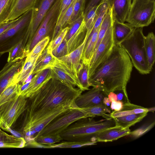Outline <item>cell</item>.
Wrapping results in <instances>:
<instances>
[{
    "instance_id": "8",
    "label": "cell",
    "mask_w": 155,
    "mask_h": 155,
    "mask_svg": "<svg viewBox=\"0 0 155 155\" xmlns=\"http://www.w3.org/2000/svg\"><path fill=\"white\" fill-rule=\"evenodd\" d=\"M30 10L21 16L11 28L0 35V53L8 51L24 37L31 13Z\"/></svg>"
},
{
    "instance_id": "48",
    "label": "cell",
    "mask_w": 155,
    "mask_h": 155,
    "mask_svg": "<svg viewBox=\"0 0 155 155\" xmlns=\"http://www.w3.org/2000/svg\"><path fill=\"white\" fill-rule=\"evenodd\" d=\"M103 0H89L84 12L85 15L91 8L94 7L99 5L102 3Z\"/></svg>"
},
{
    "instance_id": "2",
    "label": "cell",
    "mask_w": 155,
    "mask_h": 155,
    "mask_svg": "<svg viewBox=\"0 0 155 155\" xmlns=\"http://www.w3.org/2000/svg\"><path fill=\"white\" fill-rule=\"evenodd\" d=\"M133 65L124 49L115 45L107 57L89 78L91 86L102 88L108 94L120 89H126Z\"/></svg>"
},
{
    "instance_id": "29",
    "label": "cell",
    "mask_w": 155,
    "mask_h": 155,
    "mask_svg": "<svg viewBox=\"0 0 155 155\" xmlns=\"http://www.w3.org/2000/svg\"><path fill=\"white\" fill-rule=\"evenodd\" d=\"M22 140L21 137L9 135L0 128V148L21 147Z\"/></svg>"
},
{
    "instance_id": "53",
    "label": "cell",
    "mask_w": 155,
    "mask_h": 155,
    "mask_svg": "<svg viewBox=\"0 0 155 155\" xmlns=\"http://www.w3.org/2000/svg\"><path fill=\"white\" fill-rule=\"evenodd\" d=\"M148 112H153L155 110V107H153L148 108Z\"/></svg>"
},
{
    "instance_id": "28",
    "label": "cell",
    "mask_w": 155,
    "mask_h": 155,
    "mask_svg": "<svg viewBox=\"0 0 155 155\" xmlns=\"http://www.w3.org/2000/svg\"><path fill=\"white\" fill-rule=\"evenodd\" d=\"M54 58V56L49 51L47 48L43 51L39 57L35 64L32 74L35 75L37 73L49 68Z\"/></svg>"
},
{
    "instance_id": "54",
    "label": "cell",
    "mask_w": 155,
    "mask_h": 155,
    "mask_svg": "<svg viewBox=\"0 0 155 155\" xmlns=\"http://www.w3.org/2000/svg\"><path fill=\"white\" fill-rule=\"evenodd\" d=\"M3 54L2 53H0V58L2 56V55Z\"/></svg>"
},
{
    "instance_id": "31",
    "label": "cell",
    "mask_w": 155,
    "mask_h": 155,
    "mask_svg": "<svg viewBox=\"0 0 155 155\" xmlns=\"http://www.w3.org/2000/svg\"><path fill=\"white\" fill-rule=\"evenodd\" d=\"M113 21L111 10L109 8V9L105 15L99 27L93 54L104 36L107 31L112 26Z\"/></svg>"
},
{
    "instance_id": "22",
    "label": "cell",
    "mask_w": 155,
    "mask_h": 155,
    "mask_svg": "<svg viewBox=\"0 0 155 155\" xmlns=\"http://www.w3.org/2000/svg\"><path fill=\"white\" fill-rule=\"evenodd\" d=\"M39 56L28 55L21 70L15 76L12 82L18 83L21 85L24 84L28 77L32 74L36 61Z\"/></svg>"
},
{
    "instance_id": "12",
    "label": "cell",
    "mask_w": 155,
    "mask_h": 155,
    "mask_svg": "<svg viewBox=\"0 0 155 155\" xmlns=\"http://www.w3.org/2000/svg\"><path fill=\"white\" fill-rule=\"evenodd\" d=\"M49 68L52 78L68 85L76 86L81 90L78 77L63 61L54 56V60Z\"/></svg>"
},
{
    "instance_id": "35",
    "label": "cell",
    "mask_w": 155,
    "mask_h": 155,
    "mask_svg": "<svg viewBox=\"0 0 155 155\" xmlns=\"http://www.w3.org/2000/svg\"><path fill=\"white\" fill-rule=\"evenodd\" d=\"M96 144L97 142L94 141H66L50 145H46V148H80Z\"/></svg>"
},
{
    "instance_id": "33",
    "label": "cell",
    "mask_w": 155,
    "mask_h": 155,
    "mask_svg": "<svg viewBox=\"0 0 155 155\" xmlns=\"http://www.w3.org/2000/svg\"><path fill=\"white\" fill-rule=\"evenodd\" d=\"M87 113L91 117H94L96 116H101L105 119L112 118L110 114V108L107 107L104 104L88 108H81Z\"/></svg>"
},
{
    "instance_id": "30",
    "label": "cell",
    "mask_w": 155,
    "mask_h": 155,
    "mask_svg": "<svg viewBox=\"0 0 155 155\" xmlns=\"http://www.w3.org/2000/svg\"><path fill=\"white\" fill-rule=\"evenodd\" d=\"M99 28L94 32L89 40L86 42L84 49L81 61L88 66L93 55Z\"/></svg>"
},
{
    "instance_id": "16",
    "label": "cell",
    "mask_w": 155,
    "mask_h": 155,
    "mask_svg": "<svg viewBox=\"0 0 155 155\" xmlns=\"http://www.w3.org/2000/svg\"><path fill=\"white\" fill-rule=\"evenodd\" d=\"M132 0H103L106 2L111 11L113 21L120 23L126 21Z\"/></svg>"
},
{
    "instance_id": "17",
    "label": "cell",
    "mask_w": 155,
    "mask_h": 155,
    "mask_svg": "<svg viewBox=\"0 0 155 155\" xmlns=\"http://www.w3.org/2000/svg\"><path fill=\"white\" fill-rule=\"evenodd\" d=\"M38 0H15L2 25L15 20L35 6Z\"/></svg>"
},
{
    "instance_id": "1",
    "label": "cell",
    "mask_w": 155,
    "mask_h": 155,
    "mask_svg": "<svg viewBox=\"0 0 155 155\" xmlns=\"http://www.w3.org/2000/svg\"><path fill=\"white\" fill-rule=\"evenodd\" d=\"M82 91L52 78L27 98L22 123L31 122L55 107L64 104H75Z\"/></svg>"
},
{
    "instance_id": "50",
    "label": "cell",
    "mask_w": 155,
    "mask_h": 155,
    "mask_svg": "<svg viewBox=\"0 0 155 155\" xmlns=\"http://www.w3.org/2000/svg\"><path fill=\"white\" fill-rule=\"evenodd\" d=\"M110 105L111 109L114 111H118L122 108L123 104L119 101H114L111 102Z\"/></svg>"
},
{
    "instance_id": "36",
    "label": "cell",
    "mask_w": 155,
    "mask_h": 155,
    "mask_svg": "<svg viewBox=\"0 0 155 155\" xmlns=\"http://www.w3.org/2000/svg\"><path fill=\"white\" fill-rule=\"evenodd\" d=\"M88 66L83 63L81 61L78 70V80L81 87L82 91L88 90L91 86L88 74Z\"/></svg>"
},
{
    "instance_id": "9",
    "label": "cell",
    "mask_w": 155,
    "mask_h": 155,
    "mask_svg": "<svg viewBox=\"0 0 155 155\" xmlns=\"http://www.w3.org/2000/svg\"><path fill=\"white\" fill-rule=\"evenodd\" d=\"M75 104H64L57 107L32 122L22 127L18 132L25 140L38 133L55 118L72 107Z\"/></svg>"
},
{
    "instance_id": "24",
    "label": "cell",
    "mask_w": 155,
    "mask_h": 155,
    "mask_svg": "<svg viewBox=\"0 0 155 155\" xmlns=\"http://www.w3.org/2000/svg\"><path fill=\"white\" fill-rule=\"evenodd\" d=\"M28 43V39L25 36L20 42L8 51L7 62H10L17 58H25L28 54L27 50Z\"/></svg>"
},
{
    "instance_id": "14",
    "label": "cell",
    "mask_w": 155,
    "mask_h": 155,
    "mask_svg": "<svg viewBox=\"0 0 155 155\" xmlns=\"http://www.w3.org/2000/svg\"><path fill=\"white\" fill-rule=\"evenodd\" d=\"M87 92L80 94L76 99L75 104L80 108H88L104 104V98L108 94L103 89L94 87Z\"/></svg>"
},
{
    "instance_id": "34",
    "label": "cell",
    "mask_w": 155,
    "mask_h": 155,
    "mask_svg": "<svg viewBox=\"0 0 155 155\" xmlns=\"http://www.w3.org/2000/svg\"><path fill=\"white\" fill-rule=\"evenodd\" d=\"M108 9L109 6L106 2H103L99 5L97 9L96 18L86 42L89 40L94 32L99 28L104 18Z\"/></svg>"
},
{
    "instance_id": "13",
    "label": "cell",
    "mask_w": 155,
    "mask_h": 155,
    "mask_svg": "<svg viewBox=\"0 0 155 155\" xmlns=\"http://www.w3.org/2000/svg\"><path fill=\"white\" fill-rule=\"evenodd\" d=\"M56 0H41L38 7L31 10V18L27 27L26 35L30 43L41 21Z\"/></svg>"
},
{
    "instance_id": "42",
    "label": "cell",
    "mask_w": 155,
    "mask_h": 155,
    "mask_svg": "<svg viewBox=\"0 0 155 155\" xmlns=\"http://www.w3.org/2000/svg\"><path fill=\"white\" fill-rule=\"evenodd\" d=\"M49 37L47 36L39 41L28 55L31 56H40L48 43Z\"/></svg>"
},
{
    "instance_id": "37",
    "label": "cell",
    "mask_w": 155,
    "mask_h": 155,
    "mask_svg": "<svg viewBox=\"0 0 155 155\" xmlns=\"http://www.w3.org/2000/svg\"><path fill=\"white\" fill-rule=\"evenodd\" d=\"M19 84L11 82L0 94V106L14 95L18 94Z\"/></svg>"
},
{
    "instance_id": "41",
    "label": "cell",
    "mask_w": 155,
    "mask_h": 155,
    "mask_svg": "<svg viewBox=\"0 0 155 155\" xmlns=\"http://www.w3.org/2000/svg\"><path fill=\"white\" fill-rule=\"evenodd\" d=\"M155 124V121L144 124L138 128L130 131L128 135H130L133 139L139 138L152 129Z\"/></svg>"
},
{
    "instance_id": "51",
    "label": "cell",
    "mask_w": 155,
    "mask_h": 155,
    "mask_svg": "<svg viewBox=\"0 0 155 155\" xmlns=\"http://www.w3.org/2000/svg\"><path fill=\"white\" fill-rule=\"evenodd\" d=\"M110 102L112 101H117V97L116 94L114 92H110L107 96Z\"/></svg>"
},
{
    "instance_id": "46",
    "label": "cell",
    "mask_w": 155,
    "mask_h": 155,
    "mask_svg": "<svg viewBox=\"0 0 155 155\" xmlns=\"http://www.w3.org/2000/svg\"><path fill=\"white\" fill-rule=\"evenodd\" d=\"M76 0H73L63 16L61 22V26L62 28H65L68 24L72 14Z\"/></svg>"
},
{
    "instance_id": "49",
    "label": "cell",
    "mask_w": 155,
    "mask_h": 155,
    "mask_svg": "<svg viewBox=\"0 0 155 155\" xmlns=\"http://www.w3.org/2000/svg\"><path fill=\"white\" fill-rule=\"evenodd\" d=\"M9 21L0 26V35L12 27L19 18Z\"/></svg>"
},
{
    "instance_id": "38",
    "label": "cell",
    "mask_w": 155,
    "mask_h": 155,
    "mask_svg": "<svg viewBox=\"0 0 155 155\" xmlns=\"http://www.w3.org/2000/svg\"><path fill=\"white\" fill-rule=\"evenodd\" d=\"M99 5L93 7L84 15V21L87 30L86 34L89 35L96 18L97 9Z\"/></svg>"
},
{
    "instance_id": "39",
    "label": "cell",
    "mask_w": 155,
    "mask_h": 155,
    "mask_svg": "<svg viewBox=\"0 0 155 155\" xmlns=\"http://www.w3.org/2000/svg\"><path fill=\"white\" fill-rule=\"evenodd\" d=\"M86 0H76L73 12L68 24L69 25L84 13Z\"/></svg>"
},
{
    "instance_id": "15",
    "label": "cell",
    "mask_w": 155,
    "mask_h": 155,
    "mask_svg": "<svg viewBox=\"0 0 155 155\" xmlns=\"http://www.w3.org/2000/svg\"><path fill=\"white\" fill-rule=\"evenodd\" d=\"M25 58H17L7 62L0 71V94L12 82L15 76L20 71Z\"/></svg>"
},
{
    "instance_id": "20",
    "label": "cell",
    "mask_w": 155,
    "mask_h": 155,
    "mask_svg": "<svg viewBox=\"0 0 155 155\" xmlns=\"http://www.w3.org/2000/svg\"><path fill=\"white\" fill-rule=\"evenodd\" d=\"M130 131L129 128L115 126L99 132L95 136V140L96 142H111L128 135Z\"/></svg>"
},
{
    "instance_id": "40",
    "label": "cell",
    "mask_w": 155,
    "mask_h": 155,
    "mask_svg": "<svg viewBox=\"0 0 155 155\" xmlns=\"http://www.w3.org/2000/svg\"><path fill=\"white\" fill-rule=\"evenodd\" d=\"M34 139L38 143L47 145H53L63 140L60 135L39 136Z\"/></svg>"
},
{
    "instance_id": "32",
    "label": "cell",
    "mask_w": 155,
    "mask_h": 155,
    "mask_svg": "<svg viewBox=\"0 0 155 155\" xmlns=\"http://www.w3.org/2000/svg\"><path fill=\"white\" fill-rule=\"evenodd\" d=\"M73 0H61L59 12L54 28L51 41L53 40L63 29L61 26L62 18Z\"/></svg>"
},
{
    "instance_id": "25",
    "label": "cell",
    "mask_w": 155,
    "mask_h": 155,
    "mask_svg": "<svg viewBox=\"0 0 155 155\" xmlns=\"http://www.w3.org/2000/svg\"><path fill=\"white\" fill-rule=\"evenodd\" d=\"M148 108L131 103L130 102L123 104L122 108L118 111H114L110 114L112 118L130 114L148 113Z\"/></svg>"
},
{
    "instance_id": "44",
    "label": "cell",
    "mask_w": 155,
    "mask_h": 155,
    "mask_svg": "<svg viewBox=\"0 0 155 155\" xmlns=\"http://www.w3.org/2000/svg\"><path fill=\"white\" fill-rule=\"evenodd\" d=\"M15 0H0V26L7 17Z\"/></svg>"
},
{
    "instance_id": "19",
    "label": "cell",
    "mask_w": 155,
    "mask_h": 155,
    "mask_svg": "<svg viewBox=\"0 0 155 155\" xmlns=\"http://www.w3.org/2000/svg\"><path fill=\"white\" fill-rule=\"evenodd\" d=\"M88 36L86 34L83 42L77 48L68 54L58 58L64 62L78 77V70L81 62L82 56Z\"/></svg>"
},
{
    "instance_id": "3",
    "label": "cell",
    "mask_w": 155,
    "mask_h": 155,
    "mask_svg": "<svg viewBox=\"0 0 155 155\" xmlns=\"http://www.w3.org/2000/svg\"><path fill=\"white\" fill-rule=\"evenodd\" d=\"M93 118L88 117L78 120L60 135L63 140L66 141L96 142L95 137L99 132L115 125L113 118L96 120Z\"/></svg>"
},
{
    "instance_id": "7",
    "label": "cell",
    "mask_w": 155,
    "mask_h": 155,
    "mask_svg": "<svg viewBox=\"0 0 155 155\" xmlns=\"http://www.w3.org/2000/svg\"><path fill=\"white\" fill-rule=\"evenodd\" d=\"M91 117L81 108L76 106L58 116L40 132L36 134L34 139L39 136L60 135L71 124L81 118Z\"/></svg>"
},
{
    "instance_id": "10",
    "label": "cell",
    "mask_w": 155,
    "mask_h": 155,
    "mask_svg": "<svg viewBox=\"0 0 155 155\" xmlns=\"http://www.w3.org/2000/svg\"><path fill=\"white\" fill-rule=\"evenodd\" d=\"M61 0H56L47 12L35 32L29 45V53L35 45L55 26Z\"/></svg>"
},
{
    "instance_id": "6",
    "label": "cell",
    "mask_w": 155,
    "mask_h": 155,
    "mask_svg": "<svg viewBox=\"0 0 155 155\" xmlns=\"http://www.w3.org/2000/svg\"><path fill=\"white\" fill-rule=\"evenodd\" d=\"M155 0H132L126 21L135 28L147 26L154 21Z\"/></svg>"
},
{
    "instance_id": "45",
    "label": "cell",
    "mask_w": 155,
    "mask_h": 155,
    "mask_svg": "<svg viewBox=\"0 0 155 155\" xmlns=\"http://www.w3.org/2000/svg\"><path fill=\"white\" fill-rule=\"evenodd\" d=\"M51 53L54 56L57 58L68 54L67 44L64 38L62 42L55 48Z\"/></svg>"
},
{
    "instance_id": "26",
    "label": "cell",
    "mask_w": 155,
    "mask_h": 155,
    "mask_svg": "<svg viewBox=\"0 0 155 155\" xmlns=\"http://www.w3.org/2000/svg\"><path fill=\"white\" fill-rule=\"evenodd\" d=\"M147 113L128 115L113 118L116 126L124 128H129L140 122L147 115Z\"/></svg>"
},
{
    "instance_id": "21",
    "label": "cell",
    "mask_w": 155,
    "mask_h": 155,
    "mask_svg": "<svg viewBox=\"0 0 155 155\" xmlns=\"http://www.w3.org/2000/svg\"><path fill=\"white\" fill-rule=\"evenodd\" d=\"M87 30L84 20L78 31L71 33H67L65 39L67 46L68 54L75 50L83 42Z\"/></svg>"
},
{
    "instance_id": "4",
    "label": "cell",
    "mask_w": 155,
    "mask_h": 155,
    "mask_svg": "<svg viewBox=\"0 0 155 155\" xmlns=\"http://www.w3.org/2000/svg\"><path fill=\"white\" fill-rule=\"evenodd\" d=\"M142 27L134 28L130 35L119 44L129 56L133 66L140 74L150 73Z\"/></svg>"
},
{
    "instance_id": "11",
    "label": "cell",
    "mask_w": 155,
    "mask_h": 155,
    "mask_svg": "<svg viewBox=\"0 0 155 155\" xmlns=\"http://www.w3.org/2000/svg\"><path fill=\"white\" fill-rule=\"evenodd\" d=\"M114 45L112 26L107 31L93 54L88 65L89 78L109 55Z\"/></svg>"
},
{
    "instance_id": "27",
    "label": "cell",
    "mask_w": 155,
    "mask_h": 155,
    "mask_svg": "<svg viewBox=\"0 0 155 155\" xmlns=\"http://www.w3.org/2000/svg\"><path fill=\"white\" fill-rule=\"evenodd\" d=\"M145 46L148 67L152 71L155 61V36L153 32L145 36Z\"/></svg>"
},
{
    "instance_id": "23",
    "label": "cell",
    "mask_w": 155,
    "mask_h": 155,
    "mask_svg": "<svg viewBox=\"0 0 155 155\" xmlns=\"http://www.w3.org/2000/svg\"><path fill=\"white\" fill-rule=\"evenodd\" d=\"M112 27L115 45H119L130 35L135 28L127 23L115 21H113Z\"/></svg>"
},
{
    "instance_id": "43",
    "label": "cell",
    "mask_w": 155,
    "mask_h": 155,
    "mask_svg": "<svg viewBox=\"0 0 155 155\" xmlns=\"http://www.w3.org/2000/svg\"><path fill=\"white\" fill-rule=\"evenodd\" d=\"M69 27H66L62 29L56 37L51 41L47 48L50 52L59 45L62 41L69 29Z\"/></svg>"
},
{
    "instance_id": "18",
    "label": "cell",
    "mask_w": 155,
    "mask_h": 155,
    "mask_svg": "<svg viewBox=\"0 0 155 155\" xmlns=\"http://www.w3.org/2000/svg\"><path fill=\"white\" fill-rule=\"evenodd\" d=\"M32 78L29 84L20 95L27 98L37 91L47 81L52 78L50 68H48L36 73Z\"/></svg>"
},
{
    "instance_id": "52",
    "label": "cell",
    "mask_w": 155,
    "mask_h": 155,
    "mask_svg": "<svg viewBox=\"0 0 155 155\" xmlns=\"http://www.w3.org/2000/svg\"><path fill=\"white\" fill-rule=\"evenodd\" d=\"M103 104L107 107L110 106L111 102L107 97H104L103 100Z\"/></svg>"
},
{
    "instance_id": "5",
    "label": "cell",
    "mask_w": 155,
    "mask_h": 155,
    "mask_svg": "<svg viewBox=\"0 0 155 155\" xmlns=\"http://www.w3.org/2000/svg\"><path fill=\"white\" fill-rule=\"evenodd\" d=\"M27 98L16 94L0 106V128L12 133L11 128L25 111Z\"/></svg>"
},
{
    "instance_id": "47",
    "label": "cell",
    "mask_w": 155,
    "mask_h": 155,
    "mask_svg": "<svg viewBox=\"0 0 155 155\" xmlns=\"http://www.w3.org/2000/svg\"><path fill=\"white\" fill-rule=\"evenodd\" d=\"M116 94L117 101L121 102L123 104L129 102L126 89H120L114 91Z\"/></svg>"
}]
</instances>
